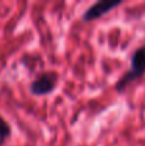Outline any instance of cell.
I'll list each match as a JSON object with an SVG mask.
<instances>
[{"mask_svg":"<svg viewBox=\"0 0 145 146\" xmlns=\"http://www.w3.org/2000/svg\"><path fill=\"white\" fill-rule=\"evenodd\" d=\"M145 74V45L138 48L131 55L130 68L127 69L116 82V91L122 92L131 82L139 80Z\"/></svg>","mask_w":145,"mask_h":146,"instance_id":"obj_1","label":"cell"},{"mask_svg":"<svg viewBox=\"0 0 145 146\" xmlns=\"http://www.w3.org/2000/svg\"><path fill=\"white\" fill-rule=\"evenodd\" d=\"M58 82V74L53 71L43 72L32 81L30 86V91L32 95L43 96L53 92Z\"/></svg>","mask_w":145,"mask_h":146,"instance_id":"obj_2","label":"cell"},{"mask_svg":"<svg viewBox=\"0 0 145 146\" xmlns=\"http://www.w3.org/2000/svg\"><path fill=\"white\" fill-rule=\"evenodd\" d=\"M120 5H122V0H100V1H96L85 10V13L82 14V21L84 22L96 21L103 15L108 14L110 10L118 8Z\"/></svg>","mask_w":145,"mask_h":146,"instance_id":"obj_3","label":"cell"},{"mask_svg":"<svg viewBox=\"0 0 145 146\" xmlns=\"http://www.w3.org/2000/svg\"><path fill=\"white\" fill-rule=\"evenodd\" d=\"M12 136V127L9 126L5 118L0 114V137H4L5 140H8Z\"/></svg>","mask_w":145,"mask_h":146,"instance_id":"obj_4","label":"cell"},{"mask_svg":"<svg viewBox=\"0 0 145 146\" xmlns=\"http://www.w3.org/2000/svg\"><path fill=\"white\" fill-rule=\"evenodd\" d=\"M5 141H7V140H5L4 137H0V146L4 145V142H5Z\"/></svg>","mask_w":145,"mask_h":146,"instance_id":"obj_5","label":"cell"}]
</instances>
